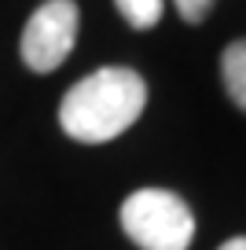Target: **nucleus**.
Masks as SVG:
<instances>
[{"instance_id": "obj_1", "label": "nucleus", "mask_w": 246, "mask_h": 250, "mask_svg": "<svg viewBox=\"0 0 246 250\" xmlns=\"http://www.w3.org/2000/svg\"><path fill=\"white\" fill-rule=\"evenodd\" d=\"M147 107V81L129 66H100L66 88L59 103L62 133L77 144H110L129 133Z\"/></svg>"}, {"instance_id": "obj_2", "label": "nucleus", "mask_w": 246, "mask_h": 250, "mask_svg": "<svg viewBox=\"0 0 246 250\" xmlns=\"http://www.w3.org/2000/svg\"><path fill=\"white\" fill-rule=\"evenodd\" d=\"M122 232L140 250H187L195 213L169 188H140L122 203Z\"/></svg>"}, {"instance_id": "obj_3", "label": "nucleus", "mask_w": 246, "mask_h": 250, "mask_svg": "<svg viewBox=\"0 0 246 250\" xmlns=\"http://www.w3.org/2000/svg\"><path fill=\"white\" fill-rule=\"evenodd\" d=\"M74 44H77V4L74 0H44L26 22L19 52L33 74H52L66 62Z\"/></svg>"}, {"instance_id": "obj_4", "label": "nucleus", "mask_w": 246, "mask_h": 250, "mask_svg": "<svg viewBox=\"0 0 246 250\" xmlns=\"http://www.w3.org/2000/svg\"><path fill=\"white\" fill-rule=\"evenodd\" d=\"M221 81H224L228 100L246 114V37L231 41V44L224 48V55H221Z\"/></svg>"}, {"instance_id": "obj_5", "label": "nucleus", "mask_w": 246, "mask_h": 250, "mask_svg": "<svg viewBox=\"0 0 246 250\" xmlns=\"http://www.w3.org/2000/svg\"><path fill=\"white\" fill-rule=\"evenodd\" d=\"M118 15L132 26V30H151V26L162 22V8L165 0H114Z\"/></svg>"}, {"instance_id": "obj_6", "label": "nucleus", "mask_w": 246, "mask_h": 250, "mask_svg": "<svg viewBox=\"0 0 246 250\" xmlns=\"http://www.w3.org/2000/svg\"><path fill=\"white\" fill-rule=\"evenodd\" d=\"M213 4H217V0H173L177 15L184 19L187 26H199V22H206V15L213 11Z\"/></svg>"}, {"instance_id": "obj_7", "label": "nucleus", "mask_w": 246, "mask_h": 250, "mask_svg": "<svg viewBox=\"0 0 246 250\" xmlns=\"http://www.w3.org/2000/svg\"><path fill=\"white\" fill-rule=\"evenodd\" d=\"M217 250H246V235H231V239H224Z\"/></svg>"}]
</instances>
